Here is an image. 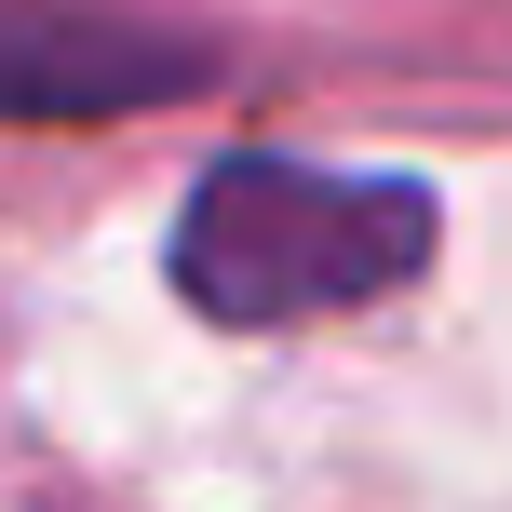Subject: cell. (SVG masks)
I'll use <instances>...</instances> for the list:
<instances>
[{
	"label": "cell",
	"instance_id": "2",
	"mask_svg": "<svg viewBox=\"0 0 512 512\" xmlns=\"http://www.w3.org/2000/svg\"><path fill=\"white\" fill-rule=\"evenodd\" d=\"M216 54L135 14H81V0H0V122H95V108H162L203 95Z\"/></svg>",
	"mask_w": 512,
	"mask_h": 512
},
{
	"label": "cell",
	"instance_id": "1",
	"mask_svg": "<svg viewBox=\"0 0 512 512\" xmlns=\"http://www.w3.org/2000/svg\"><path fill=\"white\" fill-rule=\"evenodd\" d=\"M432 189L418 176H351L297 149H230L176 203V297L203 324H324V310L391 297L432 270Z\"/></svg>",
	"mask_w": 512,
	"mask_h": 512
}]
</instances>
